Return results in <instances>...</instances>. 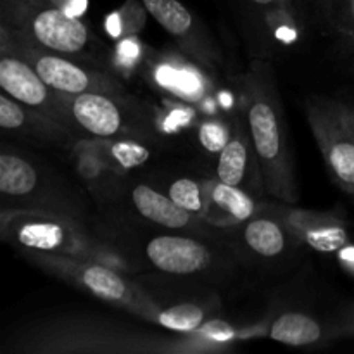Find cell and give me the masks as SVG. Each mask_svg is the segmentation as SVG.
<instances>
[{"mask_svg": "<svg viewBox=\"0 0 354 354\" xmlns=\"http://www.w3.org/2000/svg\"><path fill=\"white\" fill-rule=\"evenodd\" d=\"M282 216L304 248L322 254H339L353 244L349 225L334 211L301 209L296 204L279 201Z\"/></svg>", "mask_w": 354, "mask_h": 354, "instance_id": "e0dca14e", "label": "cell"}, {"mask_svg": "<svg viewBox=\"0 0 354 354\" xmlns=\"http://www.w3.org/2000/svg\"><path fill=\"white\" fill-rule=\"evenodd\" d=\"M263 337L292 348H308L328 342L327 324L304 311H282L263 324Z\"/></svg>", "mask_w": 354, "mask_h": 354, "instance_id": "44dd1931", "label": "cell"}, {"mask_svg": "<svg viewBox=\"0 0 354 354\" xmlns=\"http://www.w3.org/2000/svg\"><path fill=\"white\" fill-rule=\"evenodd\" d=\"M207 206L204 220L216 228H230L251 218L265 199L239 187L228 185L216 176L206 180Z\"/></svg>", "mask_w": 354, "mask_h": 354, "instance_id": "ffe728a7", "label": "cell"}, {"mask_svg": "<svg viewBox=\"0 0 354 354\" xmlns=\"http://www.w3.org/2000/svg\"><path fill=\"white\" fill-rule=\"evenodd\" d=\"M116 201L127 204L137 220L144 221L145 225L156 228V230L201 235V237L223 241L221 228L213 227L203 218L185 211L162 190L156 189L154 185H149V183L123 182Z\"/></svg>", "mask_w": 354, "mask_h": 354, "instance_id": "9a60e30c", "label": "cell"}, {"mask_svg": "<svg viewBox=\"0 0 354 354\" xmlns=\"http://www.w3.org/2000/svg\"><path fill=\"white\" fill-rule=\"evenodd\" d=\"M318 21L337 38L348 54L354 52V0H325Z\"/></svg>", "mask_w": 354, "mask_h": 354, "instance_id": "cb8c5ba5", "label": "cell"}, {"mask_svg": "<svg viewBox=\"0 0 354 354\" xmlns=\"http://www.w3.org/2000/svg\"><path fill=\"white\" fill-rule=\"evenodd\" d=\"M166 282L144 287L159 306L158 327L173 332H197L214 318H220L221 299L214 287L161 275Z\"/></svg>", "mask_w": 354, "mask_h": 354, "instance_id": "4fadbf2b", "label": "cell"}, {"mask_svg": "<svg viewBox=\"0 0 354 354\" xmlns=\"http://www.w3.org/2000/svg\"><path fill=\"white\" fill-rule=\"evenodd\" d=\"M52 2H55L59 7L68 10L69 14L78 17H82L85 14L86 6H88V0H52Z\"/></svg>", "mask_w": 354, "mask_h": 354, "instance_id": "f1b7e54d", "label": "cell"}, {"mask_svg": "<svg viewBox=\"0 0 354 354\" xmlns=\"http://www.w3.org/2000/svg\"><path fill=\"white\" fill-rule=\"evenodd\" d=\"M0 128L6 135L40 144L68 145L78 140L66 124L17 102L3 90L0 92Z\"/></svg>", "mask_w": 354, "mask_h": 354, "instance_id": "d6986e66", "label": "cell"}, {"mask_svg": "<svg viewBox=\"0 0 354 354\" xmlns=\"http://www.w3.org/2000/svg\"><path fill=\"white\" fill-rule=\"evenodd\" d=\"M0 88L17 102L66 124L75 133L69 120L68 95L47 85L30 62L2 48H0Z\"/></svg>", "mask_w": 354, "mask_h": 354, "instance_id": "2e32d148", "label": "cell"}, {"mask_svg": "<svg viewBox=\"0 0 354 354\" xmlns=\"http://www.w3.org/2000/svg\"><path fill=\"white\" fill-rule=\"evenodd\" d=\"M349 111H351V118H353V123H354V102H348Z\"/></svg>", "mask_w": 354, "mask_h": 354, "instance_id": "f546056e", "label": "cell"}, {"mask_svg": "<svg viewBox=\"0 0 354 354\" xmlns=\"http://www.w3.org/2000/svg\"><path fill=\"white\" fill-rule=\"evenodd\" d=\"M324 2L325 0H290L294 9L297 10V14H299L306 23H310L311 19H318Z\"/></svg>", "mask_w": 354, "mask_h": 354, "instance_id": "83f0119b", "label": "cell"}, {"mask_svg": "<svg viewBox=\"0 0 354 354\" xmlns=\"http://www.w3.org/2000/svg\"><path fill=\"white\" fill-rule=\"evenodd\" d=\"M216 178L228 185L239 187L259 199L266 196L261 168H259L258 158H256L254 147L249 137L248 120L244 113L235 118L232 123L230 138L223 151L218 154Z\"/></svg>", "mask_w": 354, "mask_h": 354, "instance_id": "ac0fdd59", "label": "cell"}, {"mask_svg": "<svg viewBox=\"0 0 354 354\" xmlns=\"http://www.w3.org/2000/svg\"><path fill=\"white\" fill-rule=\"evenodd\" d=\"M0 239L21 251L71 256L100 261L135 275L137 266L109 239L90 232L86 223L66 214L33 209H0Z\"/></svg>", "mask_w": 354, "mask_h": 354, "instance_id": "277c9868", "label": "cell"}, {"mask_svg": "<svg viewBox=\"0 0 354 354\" xmlns=\"http://www.w3.org/2000/svg\"><path fill=\"white\" fill-rule=\"evenodd\" d=\"M73 158H75V168L82 180L85 182L86 189L93 194L100 204H114L123 187L124 176L114 171L111 166L100 159L99 154L86 145L83 138L73 144Z\"/></svg>", "mask_w": 354, "mask_h": 354, "instance_id": "7402d4cb", "label": "cell"}, {"mask_svg": "<svg viewBox=\"0 0 354 354\" xmlns=\"http://www.w3.org/2000/svg\"><path fill=\"white\" fill-rule=\"evenodd\" d=\"M162 192L171 197L180 207L203 218L206 214V180H196L190 176H175L165 182Z\"/></svg>", "mask_w": 354, "mask_h": 354, "instance_id": "d4e9b609", "label": "cell"}, {"mask_svg": "<svg viewBox=\"0 0 354 354\" xmlns=\"http://www.w3.org/2000/svg\"><path fill=\"white\" fill-rule=\"evenodd\" d=\"M304 111L332 182L354 203V123L348 100L313 95Z\"/></svg>", "mask_w": 354, "mask_h": 354, "instance_id": "30bf717a", "label": "cell"}, {"mask_svg": "<svg viewBox=\"0 0 354 354\" xmlns=\"http://www.w3.org/2000/svg\"><path fill=\"white\" fill-rule=\"evenodd\" d=\"M249 137L261 168L266 196L282 203L301 199L292 144L272 59H251L241 80Z\"/></svg>", "mask_w": 354, "mask_h": 354, "instance_id": "7a4b0ae2", "label": "cell"}, {"mask_svg": "<svg viewBox=\"0 0 354 354\" xmlns=\"http://www.w3.org/2000/svg\"><path fill=\"white\" fill-rule=\"evenodd\" d=\"M354 337V301L327 324L328 342Z\"/></svg>", "mask_w": 354, "mask_h": 354, "instance_id": "4316f807", "label": "cell"}, {"mask_svg": "<svg viewBox=\"0 0 354 354\" xmlns=\"http://www.w3.org/2000/svg\"><path fill=\"white\" fill-rule=\"evenodd\" d=\"M248 341L245 327L214 318L201 330L173 332L140 327L104 313H55L12 328L3 339V354H201L230 351Z\"/></svg>", "mask_w": 354, "mask_h": 354, "instance_id": "6da1fadb", "label": "cell"}, {"mask_svg": "<svg viewBox=\"0 0 354 354\" xmlns=\"http://www.w3.org/2000/svg\"><path fill=\"white\" fill-rule=\"evenodd\" d=\"M349 55H353V66H354V52H351V54H349Z\"/></svg>", "mask_w": 354, "mask_h": 354, "instance_id": "4dcf8cb0", "label": "cell"}, {"mask_svg": "<svg viewBox=\"0 0 354 354\" xmlns=\"http://www.w3.org/2000/svg\"><path fill=\"white\" fill-rule=\"evenodd\" d=\"M0 30L24 45L100 66V44L85 21L52 0H0Z\"/></svg>", "mask_w": 354, "mask_h": 354, "instance_id": "5b68a950", "label": "cell"}, {"mask_svg": "<svg viewBox=\"0 0 354 354\" xmlns=\"http://www.w3.org/2000/svg\"><path fill=\"white\" fill-rule=\"evenodd\" d=\"M137 266L187 282L221 287L235 282L244 266L227 242L176 232H152L113 241Z\"/></svg>", "mask_w": 354, "mask_h": 354, "instance_id": "3957f363", "label": "cell"}, {"mask_svg": "<svg viewBox=\"0 0 354 354\" xmlns=\"http://www.w3.org/2000/svg\"><path fill=\"white\" fill-rule=\"evenodd\" d=\"M0 48L16 54L35 68L47 85L64 95L88 92L127 93V86L116 75L102 66L78 61L68 55L24 45L0 30Z\"/></svg>", "mask_w": 354, "mask_h": 354, "instance_id": "8fae6325", "label": "cell"}, {"mask_svg": "<svg viewBox=\"0 0 354 354\" xmlns=\"http://www.w3.org/2000/svg\"><path fill=\"white\" fill-rule=\"evenodd\" d=\"M0 209L66 214L86 223L85 204L41 161L3 145L0 151Z\"/></svg>", "mask_w": 354, "mask_h": 354, "instance_id": "52a82bcc", "label": "cell"}, {"mask_svg": "<svg viewBox=\"0 0 354 354\" xmlns=\"http://www.w3.org/2000/svg\"><path fill=\"white\" fill-rule=\"evenodd\" d=\"M242 38L251 59H275L306 30L290 0H234Z\"/></svg>", "mask_w": 354, "mask_h": 354, "instance_id": "7c38bea8", "label": "cell"}, {"mask_svg": "<svg viewBox=\"0 0 354 354\" xmlns=\"http://www.w3.org/2000/svg\"><path fill=\"white\" fill-rule=\"evenodd\" d=\"M68 111L78 138H133L154 144L159 133L152 107L130 92L68 95Z\"/></svg>", "mask_w": 354, "mask_h": 354, "instance_id": "ba28073f", "label": "cell"}, {"mask_svg": "<svg viewBox=\"0 0 354 354\" xmlns=\"http://www.w3.org/2000/svg\"><path fill=\"white\" fill-rule=\"evenodd\" d=\"M221 230L223 242H227L244 268L282 272L294 266L304 249L287 225L275 199H265L251 218Z\"/></svg>", "mask_w": 354, "mask_h": 354, "instance_id": "9c48e42d", "label": "cell"}, {"mask_svg": "<svg viewBox=\"0 0 354 354\" xmlns=\"http://www.w3.org/2000/svg\"><path fill=\"white\" fill-rule=\"evenodd\" d=\"M107 166L127 176L152 158V144L133 138H83Z\"/></svg>", "mask_w": 354, "mask_h": 354, "instance_id": "603a6c76", "label": "cell"}, {"mask_svg": "<svg viewBox=\"0 0 354 354\" xmlns=\"http://www.w3.org/2000/svg\"><path fill=\"white\" fill-rule=\"evenodd\" d=\"M185 57L206 71H221L225 55L207 24L180 0H140Z\"/></svg>", "mask_w": 354, "mask_h": 354, "instance_id": "5bb4252c", "label": "cell"}, {"mask_svg": "<svg viewBox=\"0 0 354 354\" xmlns=\"http://www.w3.org/2000/svg\"><path fill=\"white\" fill-rule=\"evenodd\" d=\"M232 133V123L220 120V118H209L203 120L197 128V137H199L201 145L211 154H220L227 145L228 138Z\"/></svg>", "mask_w": 354, "mask_h": 354, "instance_id": "484cf974", "label": "cell"}, {"mask_svg": "<svg viewBox=\"0 0 354 354\" xmlns=\"http://www.w3.org/2000/svg\"><path fill=\"white\" fill-rule=\"evenodd\" d=\"M26 261L57 277L93 299L133 315L145 324L158 325L159 306L140 280L130 279V273L120 272L100 261L71 256L47 254L38 251H21Z\"/></svg>", "mask_w": 354, "mask_h": 354, "instance_id": "8992f818", "label": "cell"}]
</instances>
